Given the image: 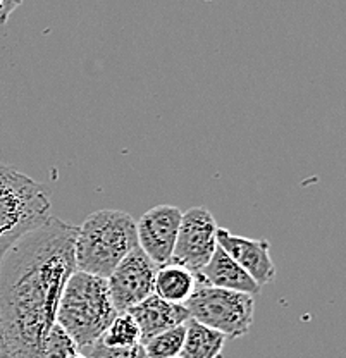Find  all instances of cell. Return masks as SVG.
Listing matches in <instances>:
<instances>
[{
	"mask_svg": "<svg viewBox=\"0 0 346 358\" xmlns=\"http://www.w3.org/2000/svg\"><path fill=\"white\" fill-rule=\"evenodd\" d=\"M196 278L199 281L207 282L215 288L241 291L252 296L260 294V286L257 285L255 279L221 245H217L210 260L196 272Z\"/></svg>",
	"mask_w": 346,
	"mask_h": 358,
	"instance_id": "11",
	"label": "cell"
},
{
	"mask_svg": "<svg viewBox=\"0 0 346 358\" xmlns=\"http://www.w3.org/2000/svg\"><path fill=\"white\" fill-rule=\"evenodd\" d=\"M196 272L176 262H167L157 268L154 293L171 303L185 305L196 288Z\"/></svg>",
	"mask_w": 346,
	"mask_h": 358,
	"instance_id": "12",
	"label": "cell"
},
{
	"mask_svg": "<svg viewBox=\"0 0 346 358\" xmlns=\"http://www.w3.org/2000/svg\"><path fill=\"white\" fill-rule=\"evenodd\" d=\"M138 246L136 221L122 210L102 208L85 219L74 240L76 268L109 278L114 267Z\"/></svg>",
	"mask_w": 346,
	"mask_h": 358,
	"instance_id": "3",
	"label": "cell"
},
{
	"mask_svg": "<svg viewBox=\"0 0 346 358\" xmlns=\"http://www.w3.org/2000/svg\"><path fill=\"white\" fill-rule=\"evenodd\" d=\"M226 336L212 327L189 319L186 322V338L181 348V358H222Z\"/></svg>",
	"mask_w": 346,
	"mask_h": 358,
	"instance_id": "13",
	"label": "cell"
},
{
	"mask_svg": "<svg viewBox=\"0 0 346 358\" xmlns=\"http://www.w3.org/2000/svg\"><path fill=\"white\" fill-rule=\"evenodd\" d=\"M157 268V264L152 262L140 246L133 248L107 278L115 310L126 312L150 296Z\"/></svg>",
	"mask_w": 346,
	"mask_h": 358,
	"instance_id": "7",
	"label": "cell"
},
{
	"mask_svg": "<svg viewBox=\"0 0 346 358\" xmlns=\"http://www.w3.org/2000/svg\"><path fill=\"white\" fill-rule=\"evenodd\" d=\"M43 358H88L74 343V339L59 324L48 333L43 346Z\"/></svg>",
	"mask_w": 346,
	"mask_h": 358,
	"instance_id": "16",
	"label": "cell"
},
{
	"mask_svg": "<svg viewBox=\"0 0 346 358\" xmlns=\"http://www.w3.org/2000/svg\"><path fill=\"white\" fill-rule=\"evenodd\" d=\"M50 217L52 199L45 186L0 162V260L24 234Z\"/></svg>",
	"mask_w": 346,
	"mask_h": 358,
	"instance_id": "4",
	"label": "cell"
},
{
	"mask_svg": "<svg viewBox=\"0 0 346 358\" xmlns=\"http://www.w3.org/2000/svg\"><path fill=\"white\" fill-rule=\"evenodd\" d=\"M117 315L106 278L76 268L66 281L59 300L55 324L80 348L99 341Z\"/></svg>",
	"mask_w": 346,
	"mask_h": 358,
	"instance_id": "2",
	"label": "cell"
},
{
	"mask_svg": "<svg viewBox=\"0 0 346 358\" xmlns=\"http://www.w3.org/2000/svg\"><path fill=\"white\" fill-rule=\"evenodd\" d=\"M217 222L206 207H193L181 215L171 262L199 272L217 248Z\"/></svg>",
	"mask_w": 346,
	"mask_h": 358,
	"instance_id": "6",
	"label": "cell"
},
{
	"mask_svg": "<svg viewBox=\"0 0 346 358\" xmlns=\"http://www.w3.org/2000/svg\"><path fill=\"white\" fill-rule=\"evenodd\" d=\"M76 231L50 217L0 260V358H43L62 289L76 271Z\"/></svg>",
	"mask_w": 346,
	"mask_h": 358,
	"instance_id": "1",
	"label": "cell"
},
{
	"mask_svg": "<svg viewBox=\"0 0 346 358\" xmlns=\"http://www.w3.org/2000/svg\"><path fill=\"white\" fill-rule=\"evenodd\" d=\"M171 358H181V357H171Z\"/></svg>",
	"mask_w": 346,
	"mask_h": 358,
	"instance_id": "19",
	"label": "cell"
},
{
	"mask_svg": "<svg viewBox=\"0 0 346 358\" xmlns=\"http://www.w3.org/2000/svg\"><path fill=\"white\" fill-rule=\"evenodd\" d=\"M99 341L109 348H129L141 343L140 327L131 313L117 312Z\"/></svg>",
	"mask_w": 346,
	"mask_h": 358,
	"instance_id": "14",
	"label": "cell"
},
{
	"mask_svg": "<svg viewBox=\"0 0 346 358\" xmlns=\"http://www.w3.org/2000/svg\"><path fill=\"white\" fill-rule=\"evenodd\" d=\"M24 0H0V26L7 24L10 14L23 3Z\"/></svg>",
	"mask_w": 346,
	"mask_h": 358,
	"instance_id": "17",
	"label": "cell"
},
{
	"mask_svg": "<svg viewBox=\"0 0 346 358\" xmlns=\"http://www.w3.org/2000/svg\"><path fill=\"white\" fill-rule=\"evenodd\" d=\"M217 243L255 279L260 288L276 278V266L271 259V243L267 240L238 236L224 227H217Z\"/></svg>",
	"mask_w": 346,
	"mask_h": 358,
	"instance_id": "9",
	"label": "cell"
},
{
	"mask_svg": "<svg viewBox=\"0 0 346 358\" xmlns=\"http://www.w3.org/2000/svg\"><path fill=\"white\" fill-rule=\"evenodd\" d=\"M126 312L131 313L133 319L138 324L141 343L147 341L152 336L162 333V331L176 327L180 324H186L192 319L186 305L171 303L155 293H152L150 296L141 300L140 303H136L135 307Z\"/></svg>",
	"mask_w": 346,
	"mask_h": 358,
	"instance_id": "10",
	"label": "cell"
},
{
	"mask_svg": "<svg viewBox=\"0 0 346 358\" xmlns=\"http://www.w3.org/2000/svg\"><path fill=\"white\" fill-rule=\"evenodd\" d=\"M185 305L192 319L226 338H241L254 324L255 296L241 291L215 288L199 281Z\"/></svg>",
	"mask_w": 346,
	"mask_h": 358,
	"instance_id": "5",
	"label": "cell"
},
{
	"mask_svg": "<svg viewBox=\"0 0 346 358\" xmlns=\"http://www.w3.org/2000/svg\"><path fill=\"white\" fill-rule=\"evenodd\" d=\"M136 358H150L147 355V352H145V348H143V345L140 346V350H138V355H136Z\"/></svg>",
	"mask_w": 346,
	"mask_h": 358,
	"instance_id": "18",
	"label": "cell"
},
{
	"mask_svg": "<svg viewBox=\"0 0 346 358\" xmlns=\"http://www.w3.org/2000/svg\"><path fill=\"white\" fill-rule=\"evenodd\" d=\"M186 338V324H180L176 327L162 331V333L152 336L143 341L145 352L150 358H171L180 357L181 348Z\"/></svg>",
	"mask_w": 346,
	"mask_h": 358,
	"instance_id": "15",
	"label": "cell"
},
{
	"mask_svg": "<svg viewBox=\"0 0 346 358\" xmlns=\"http://www.w3.org/2000/svg\"><path fill=\"white\" fill-rule=\"evenodd\" d=\"M183 212L174 205H157L136 221L138 246L159 267L171 262Z\"/></svg>",
	"mask_w": 346,
	"mask_h": 358,
	"instance_id": "8",
	"label": "cell"
}]
</instances>
